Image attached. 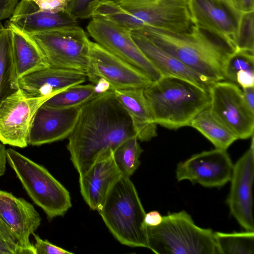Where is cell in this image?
Listing matches in <instances>:
<instances>
[{"label": "cell", "instance_id": "cell-1", "mask_svg": "<svg viewBox=\"0 0 254 254\" xmlns=\"http://www.w3.org/2000/svg\"><path fill=\"white\" fill-rule=\"evenodd\" d=\"M134 136L136 135L129 115L114 91L109 90L80 106L66 147L80 175Z\"/></svg>", "mask_w": 254, "mask_h": 254}, {"label": "cell", "instance_id": "cell-2", "mask_svg": "<svg viewBox=\"0 0 254 254\" xmlns=\"http://www.w3.org/2000/svg\"><path fill=\"white\" fill-rule=\"evenodd\" d=\"M138 30L164 51L214 82L224 80L223 64L236 50L228 39L195 25L186 33L149 26Z\"/></svg>", "mask_w": 254, "mask_h": 254}, {"label": "cell", "instance_id": "cell-3", "mask_svg": "<svg viewBox=\"0 0 254 254\" xmlns=\"http://www.w3.org/2000/svg\"><path fill=\"white\" fill-rule=\"evenodd\" d=\"M155 123L177 129L209 107L208 91L185 79L163 76L144 89Z\"/></svg>", "mask_w": 254, "mask_h": 254}, {"label": "cell", "instance_id": "cell-4", "mask_svg": "<svg viewBox=\"0 0 254 254\" xmlns=\"http://www.w3.org/2000/svg\"><path fill=\"white\" fill-rule=\"evenodd\" d=\"M101 15L130 30L149 26L186 33L194 25L189 0L109 1L103 5Z\"/></svg>", "mask_w": 254, "mask_h": 254}, {"label": "cell", "instance_id": "cell-5", "mask_svg": "<svg viewBox=\"0 0 254 254\" xmlns=\"http://www.w3.org/2000/svg\"><path fill=\"white\" fill-rule=\"evenodd\" d=\"M98 212L110 232L122 244L148 248L146 213L129 178L121 175Z\"/></svg>", "mask_w": 254, "mask_h": 254}, {"label": "cell", "instance_id": "cell-6", "mask_svg": "<svg viewBox=\"0 0 254 254\" xmlns=\"http://www.w3.org/2000/svg\"><path fill=\"white\" fill-rule=\"evenodd\" d=\"M148 248L157 254H220L214 232L197 226L184 210L163 216L148 227Z\"/></svg>", "mask_w": 254, "mask_h": 254}, {"label": "cell", "instance_id": "cell-7", "mask_svg": "<svg viewBox=\"0 0 254 254\" xmlns=\"http://www.w3.org/2000/svg\"><path fill=\"white\" fill-rule=\"evenodd\" d=\"M6 160L33 201L49 220L63 216L71 207L69 192L43 166L11 148Z\"/></svg>", "mask_w": 254, "mask_h": 254}, {"label": "cell", "instance_id": "cell-8", "mask_svg": "<svg viewBox=\"0 0 254 254\" xmlns=\"http://www.w3.org/2000/svg\"><path fill=\"white\" fill-rule=\"evenodd\" d=\"M29 35L42 51L50 67L86 72L91 41L79 25Z\"/></svg>", "mask_w": 254, "mask_h": 254}, {"label": "cell", "instance_id": "cell-9", "mask_svg": "<svg viewBox=\"0 0 254 254\" xmlns=\"http://www.w3.org/2000/svg\"><path fill=\"white\" fill-rule=\"evenodd\" d=\"M56 94L33 95L19 88L0 103V141L20 148L27 146L34 117L39 107Z\"/></svg>", "mask_w": 254, "mask_h": 254}, {"label": "cell", "instance_id": "cell-10", "mask_svg": "<svg viewBox=\"0 0 254 254\" xmlns=\"http://www.w3.org/2000/svg\"><path fill=\"white\" fill-rule=\"evenodd\" d=\"M86 72L92 84L105 83L111 91L144 89L153 82L144 72L92 41Z\"/></svg>", "mask_w": 254, "mask_h": 254}, {"label": "cell", "instance_id": "cell-11", "mask_svg": "<svg viewBox=\"0 0 254 254\" xmlns=\"http://www.w3.org/2000/svg\"><path fill=\"white\" fill-rule=\"evenodd\" d=\"M87 30L97 43L144 72L153 82L163 76L137 46L130 30L106 18L93 16Z\"/></svg>", "mask_w": 254, "mask_h": 254}, {"label": "cell", "instance_id": "cell-12", "mask_svg": "<svg viewBox=\"0 0 254 254\" xmlns=\"http://www.w3.org/2000/svg\"><path fill=\"white\" fill-rule=\"evenodd\" d=\"M208 92L209 110L238 139H248L254 135V113L247 106L241 88L222 80L213 83Z\"/></svg>", "mask_w": 254, "mask_h": 254}, {"label": "cell", "instance_id": "cell-13", "mask_svg": "<svg viewBox=\"0 0 254 254\" xmlns=\"http://www.w3.org/2000/svg\"><path fill=\"white\" fill-rule=\"evenodd\" d=\"M233 168L226 150L215 148L179 162L176 176L179 182L187 180L206 188H219L230 181Z\"/></svg>", "mask_w": 254, "mask_h": 254}, {"label": "cell", "instance_id": "cell-14", "mask_svg": "<svg viewBox=\"0 0 254 254\" xmlns=\"http://www.w3.org/2000/svg\"><path fill=\"white\" fill-rule=\"evenodd\" d=\"M254 139L249 149L233 165L230 192L227 199L231 214L246 231H254L253 187Z\"/></svg>", "mask_w": 254, "mask_h": 254}, {"label": "cell", "instance_id": "cell-15", "mask_svg": "<svg viewBox=\"0 0 254 254\" xmlns=\"http://www.w3.org/2000/svg\"><path fill=\"white\" fill-rule=\"evenodd\" d=\"M41 221L39 214L32 204L0 190V226L27 254H36L29 238L40 226Z\"/></svg>", "mask_w": 254, "mask_h": 254}, {"label": "cell", "instance_id": "cell-16", "mask_svg": "<svg viewBox=\"0 0 254 254\" xmlns=\"http://www.w3.org/2000/svg\"><path fill=\"white\" fill-rule=\"evenodd\" d=\"M80 106L57 108L43 104L34 117L27 143L40 146L67 138L77 121Z\"/></svg>", "mask_w": 254, "mask_h": 254}, {"label": "cell", "instance_id": "cell-17", "mask_svg": "<svg viewBox=\"0 0 254 254\" xmlns=\"http://www.w3.org/2000/svg\"><path fill=\"white\" fill-rule=\"evenodd\" d=\"M194 25L230 40L234 44L242 15L227 0H189Z\"/></svg>", "mask_w": 254, "mask_h": 254}, {"label": "cell", "instance_id": "cell-18", "mask_svg": "<svg viewBox=\"0 0 254 254\" xmlns=\"http://www.w3.org/2000/svg\"><path fill=\"white\" fill-rule=\"evenodd\" d=\"M122 174L113 154L99 160L79 175L81 194L89 207L99 210L112 186Z\"/></svg>", "mask_w": 254, "mask_h": 254}, {"label": "cell", "instance_id": "cell-19", "mask_svg": "<svg viewBox=\"0 0 254 254\" xmlns=\"http://www.w3.org/2000/svg\"><path fill=\"white\" fill-rule=\"evenodd\" d=\"M137 46L162 76H172L188 80L208 91L214 82L193 70L155 44L138 30H131Z\"/></svg>", "mask_w": 254, "mask_h": 254}, {"label": "cell", "instance_id": "cell-20", "mask_svg": "<svg viewBox=\"0 0 254 254\" xmlns=\"http://www.w3.org/2000/svg\"><path fill=\"white\" fill-rule=\"evenodd\" d=\"M9 21L28 35L78 25L77 20L66 11L56 13L45 12L30 0L18 2Z\"/></svg>", "mask_w": 254, "mask_h": 254}, {"label": "cell", "instance_id": "cell-21", "mask_svg": "<svg viewBox=\"0 0 254 254\" xmlns=\"http://www.w3.org/2000/svg\"><path fill=\"white\" fill-rule=\"evenodd\" d=\"M86 72L49 67L28 74L18 81L19 86L33 95L56 94L87 79Z\"/></svg>", "mask_w": 254, "mask_h": 254}, {"label": "cell", "instance_id": "cell-22", "mask_svg": "<svg viewBox=\"0 0 254 254\" xmlns=\"http://www.w3.org/2000/svg\"><path fill=\"white\" fill-rule=\"evenodd\" d=\"M114 94L129 115L138 140L148 141L157 136V125L144 94V89L116 90Z\"/></svg>", "mask_w": 254, "mask_h": 254}, {"label": "cell", "instance_id": "cell-23", "mask_svg": "<svg viewBox=\"0 0 254 254\" xmlns=\"http://www.w3.org/2000/svg\"><path fill=\"white\" fill-rule=\"evenodd\" d=\"M6 26L11 32L13 58L18 81L34 72L50 67L42 51L32 37L9 21Z\"/></svg>", "mask_w": 254, "mask_h": 254}, {"label": "cell", "instance_id": "cell-24", "mask_svg": "<svg viewBox=\"0 0 254 254\" xmlns=\"http://www.w3.org/2000/svg\"><path fill=\"white\" fill-rule=\"evenodd\" d=\"M254 53L236 50L225 61L222 67L224 80L240 88L254 86Z\"/></svg>", "mask_w": 254, "mask_h": 254}, {"label": "cell", "instance_id": "cell-25", "mask_svg": "<svg viewBox=\"0 0 254 254\" xmlns=\"http://www.w3.org/2000/svg\"><path fill=\"white\" fill-rule=\"evenodd\" d=\"M190 126L200 132L215 148L226 150L236 136L211 113L207 108L199 113L190 122Z\"/></svg>", "mask_w": 254, "mask_h": 254}, {"label": "cell", "instance_id": "cell-26", "mask_svg": "<svg viewBox=\"0 0 254 254\" xmlns=\"http://www.w3.org/2000/svg\"><path fill=\"white\" fill-rule=\"evenodd\" d=\"M13 58L11 32L1 24L0 30V103L19 88Z\"/></svg>", "mask_w": 254, "mask_h": 254}, {"label": "cell", "instance_id": "cell-27", "mask_svg": "<svg viewBox=\"0 0 254 254\" xmlns=\"http://www.w3.org/2000/svg\"><path fill=\"white\" fill-rule=\"evenodd\" d=\"M101 93L97 87L92 83L85 85L79 84L56 94L43 104L57 108L81 106Z\"/></svg>", "mask_w": 254, "mask_h": 254}, {"label": "cell", "instance_id": "cell-28", "mask_svg": "<svg viewBox=\"0 0 254 254\" xmlns=\"http://www.w3.org/2000/svg\"><path fill=\"white\" fill-rule=\"evenodd\" d=\"M220 254H254V232H214Z\"/></svg>", "mask_w": 254, "mask_h": 254}, {"label": "cell", "instance_id": "cell-29", "mask_svg": "<svg viewBox=\"0 0 254 254\" xmlns=\"http://www.w3.org/2000/svg\"><path fill=\"white\" fill-rule=\"evenodd\" d=\"M136 136L121 143L113 152L114 161L121 174L129 178L140 164L139 158L143 152Z\"/></svg>", "mask_w": 254, "mask_h": 254}, {"label": "cell", "instance_id": "cell-30", "mask_svg": "<svg viewBox=\"0 0 254 254\" xmlns=\"http://www.w3.org/2000/svg\"><path fill=\"white\" fill-rule=\"evenodd\" d=\"M254 11L242 13L234 45L236 50L254 53Z\"/></svg>", "mask_w": 254, "mask_h": 254}, {"label": "cell", "instance_id": "cell-31", "mask_svg": "<svg viewBox=\"0 0 254 254\" xmlns=\"http://www.w3.org/2000/svg\"><path fill=\"white\" fill-rule=\"evenodd\" d=\"M102 0H70L67 12L74 19L91 18L94 10Z\"/></svg>", "mask_w": 254, "mask_h": 254}, {"label": "cell", "instance_id": "cell-32", "mask_svg": "<svg viewBox=\"0 0 254 254\" xmlns=\"http://www.w3.org/2000/svg\"><path fill=\"white\" fill-rule=\"evenodd\" d=\"M27 254L11 236L0 226V254Z\"/></svg>", "mask_w": 254, "mask_h": 254}, {"label": "cell", "instance_id": "cell-33", "mask_svg": "<svg viewBox=\"0 0 254 254\" xmlns=\"http://www.w3.org/2000/svg\"><path fill=\"white\" fill-rule=\"evenodd\" d=\"M32 235L35 240L34 246L36 254H73V253L53 245L46 240H42L34 233Z\"/></svg>", "mask_w": 254, "mask_h": 254}, {"label": "cell", "instance_id": "cell-34", "mask_svg": "<svg viewBox=\"0 0 254 254\" xmlns=\"http://www.w3.org/2000/svg\"><path fill=\"white\" fill-rule=\"evenodd\" d=\"M30 0L33 1L40 10L52 13L66 11L70 2V0Z\"/></svg>", "mask_w": 254, "mask_h": 254}, {"label": "cell", "instance_id": "cell-35", "mask_svg": "<svg viewBox=\"0 0 254 254\" xmlns=\"http://www.w3.org/2000/svg\"><path fill=\"white\" fill-rule=\"evenodd\" d=\"M18 0H0V21L10 17Z\"/></svg>", "mask_w": 254, "mask_h": 254}, {"label": "cell", "instance_id": "cell-36", "mask_svg": "<svg viewBox=\"0 0 254 254\" xmlns=\"http://www.w3.org/2000/svg\"><path fill=\"white\" fill-rule=\"evenodd\" d=\"M227 0L242 13L254 11V0Z\"/></svg>", "mask_w": 254, "mask_h": 254}, {"label": "cell", "instance_id": "cell-37", "mask_svg": "<svg viewBox=\"0 0 254 254\" xmlns=\"http://www.w3.org/2000/svg\"><path fill=\"white\" fill-rule=\"evenodd\" d=\"M163 216L156 210L145 214L144 222L148 227H155L161 224Z\"/></svg>", "mask_w": 254, "mask_h": 254}, {"label": "cell", "instance_id": "cell-38", "mask_svg": "<svg viewBox=\"0 0 254 254\" xmlns=\"http://www.w3.org/2000/svg\"><path fill=\"white\" fill-rule=\"evenodd\" d=\"M244 101L251 110L254 113V86L242 88Z\"/></svg>", "mask_w": 254, "mask_h": 254}, {"label": "cell", "instance_id": "cell-39", "mask_svg": "<svg viewBox=\"0 0 254 254\" xmlns=\"http://www.w3.org/2000/svg\"><path fill=\"white\" fill-rule=\"evenodd\" d=\"M6 161V149L4 144L0 143V177L4 174Z\"/></svg>", "mask_w": 254, "mask_h": 254}, {"label": "cell", "instance_id": "cell-40", "mask_svg": "<svg viewBox=\"0 0 254 254\" xmlns=\"http://www.w3.org/2000/svg\"><path fill=\"white\" fill-rule=\"evenodd\" d=\"M109 0L115 1V0Z\"/></svg>", "mask_w": 254, "mask_h": 254}, {"label": "cell", "instance_id": "cell-41", "mask_svg": "<svg viewBox=\"0 0 254 254\" xmlns=\"http://www.w3.org/2000/svg\"><path fill=\"white\" fill-rule=\"evenodd\" d=\"M1 24H0V30Z\"/></svg>", "mask_w": 254, "mask_h": 254}]
</instances>
